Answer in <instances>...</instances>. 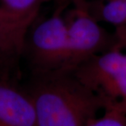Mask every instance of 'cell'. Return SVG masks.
Segmentation results:
<instances>
[{"label":"cell","mask_w":126,"mask_h":126,"mask_svg":"<svg viewBox=\"0 0 126 126\" xmlns=\"http://www.w3.org/2000/svg\"><path fill=\"white\" fill-rule=\"evenodd\" d=\"M26 90L34 104L36 126H85L103 109L98 96L73 72L34 75Z\"/></svg>","instance_id":"6da1fadb"},{"label":"cell","mask_w":126,"mask_h":126,"mask_svg":"<svg viewBox=\"0 0 126 126\" xmlns=\"http://www.w3.org/2000/svg\"><path fill=\"white\" fill-rule=\"evenodd\" d=\"M65 7L57 6L49 16L35 19L29 28L23 58L34 75L65 72L67 58V26Z\"/></svg>","instance_id":"7a4b0ae2"},{"label":"cell","mask_w":126,"mask_h":126,"mask_svg":"<svg viewBox=\"0 0 126 126\" xmlns=\"http://www.w3.org/2000/svg\"><path fill=\"white\" fill-rule=\"evenodd\" d=\"M71 5L73 7L65 16L67 26L65 72H73L93 56L121 48L115 33L107 31L92 15L87 0H73Z\"/></svg>","instance_id":"3957f363"},{"label":"cell","mask_w":126,"mask_h":126,"mask_svg":"<svg viewBox=\"0 0 126 126\" xmlns=\"http://www.w3.org/2000/svg\"><path fill=\"white\" fill-rule=\"evenodd\" d=\"M114 48L95 55L73 72L103 103V110L126 113V52Z\"/></svg>","instance_id":"277c9868"},{"label":"cell","mask_w":126,"mask_h":126,"mask_svg":"<svg viewBox=\"0 0 126 126\" xmlns=\"http://www.w3.org/2000/svg\"><path fill=\"white\" fill-rule=\"evenodd\" d=\"M37 17L18 14L0 5V70L7 71L23 58L28 31Z\"/></svg>","instance_id":"5b68a950"},{"label":"cell","mask_w":126,"mask_h":126,"mask_svg":"<svg viewBox=\"0 0 126 126\" xmlns=\"http://www.w3.org/2000/svg\"><path fill=\"white\" fill-rule=\"evenodd\" d=\"M0 125L36 126L34 104L29 92L0 70Z\"/></svg>","instance_id":"8992f818"},{"label":"cell","mask_w":126,"mask_h":126,"mask_svg":"<svg viewBox=\"0 0 126 126\" xmlns=\"http://www.w3.org/2000/svg\"><path fill=\"white\" fill-rule=\"evenodd\" d=\"M49 0H0V5L18 14L37 17L45 2Z\"/></svg>","instance_id":"52a82bcc"},{"label":"cell","mask_w":126,"mask_h":126,"mask_svg":"<svg viewBox=\"0 0 126 126\" xmlns=\"http://www.w3.org/2000/svg\"><path fill=\"white\" fill-rule=\"evenodd\" d=\"M85 126H126V113L116 109H105L100 117H95Z\"/></svg>","instance_id":"ba28073f"},{"label":"cell","mask_w":126,"mask_h":126,"mask_svg":"<svg viewBox=\"0 0 126 126\" xmlns=\"http://www.w3.org/2000/svg\"><path fill=\"white\" fill-rule=\"evenodd\" d=\"M126 16V0H113Z\"/></svg>","instance_id":"9c48e42d"},{"label":"cell","mask_w":126,"mask_h":126,"mask_svg":"<svg viewBox=\"0 0 126 126\" xmlns=\"http://www.w3.org/2000/svg\"><path fill=\"white\" fill-rule=\"evenodd\" d=\"M57 5L58 6H62L66 7L69 5L71 4V2L73 0H57Z\"/></svg>","instance_id":"30bf717a"},{"label":"cell","mask_w":126,"mask_h":126,"mask_svg":"<svg viewBox=\"0 0 126 126\" xmlns=\"http://www.w3.org/2000/svg\"><path fill=\"white\" fill-rule=\"evenodd\" d=\"M0 126H2V125H0Z\"/></svg>","instance_id":"8fae6325"},{"label":"cell","mask_w":126,"mask_h":126,"mask_svg":"<svg viewBox=\"0 0 126 126\" xmlns=\"http://www.w3.org/2000/svg\"></svg>","instance_id":"7c38bea8"}]
</instances>
